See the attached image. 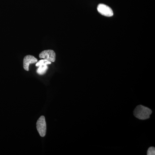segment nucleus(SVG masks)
<instances>
[{"label": "nucleus", "instance_id": "obj_1", "mask_svg": "<svg viewBox=\"0 0 155 155\" xmlns=\"http://www.w3.org/2000/svg\"><path fill=\"white\" fill-rule=\"evenodd\" d=\"M152 111L149 108L142 105H139L134 111V116L140 120H146L150 118Z\"/></svg>", "mask_w": 155, "mask_h": 155}, {"label": "nucleus", "instance_id": "obj_2", "mask_svg": "<svg viewBox=\"0 0 155 155\" xmlns=\"http://www.w3.org/2000/svg\"><path fill=\"white\" fill-rule=\"evenodd\" d=\"M36 128L39 134L41 137H44L46 134L47 126L45 118L42 116L39 118L36 123Z\"/></svg>", "mask_w": 155, "mask_h": 155}, {"label": "nucleus", "instance_id": "obj_3", "mask_svg": "<svg viewBox=\"0 0 155 155\" xmlns=\"http://www.w3.org/2000/svg\"><path fill=\"white\" fill-rule=\"evenodd\" d=\"M51 64V62L45 59L40 60L37 62L35 66L38 67V69H37V72L39 75H44L48 69L47 65Z\"/></svg>", "mask_w": 155, "mask_h": 155}, {"label": "nucleus", "instance_id": "obj_4", "mask_svg": "<svg viewBox=\"0 0 155 155\" xmlns=\"http://www.w3.org/2000/svg\"><path fill=\"white\" fill-rule=\"evenodd\" d=\"M40 58L45 59L51 62H54L56 60V54L52 50H45L39 55Z\"/></svg>", "mask_w": 155, "mask_h": 155}, {"label": "nucleus", "instance_id": "obj_5", "mask_svg": "<svg viewBox=\"0 0 155 155\" xmlns=\"http://www.w3.org/2000/svg\"><path fill=\"white\" fill-rule=\"evenodd\" d=\"M97 11L100 14L106 16V17H110L113 16L114 13L113 10L109 6L104 4H100L97 6Z\"/></svg>", "mask_w": 155, "mask_h": 155}, {"label": "nucleus", "instance_id": "obj_6", "mask_svg": "<svg viewBox=\"0 0 155 155\" xmlns=\"http://www.w3.org/2000/svg\"><path fill=\"white\" fill-rule=\"evenodd\" d=\"M38 62V59L32 55H27L23 59V68L26 71H29V65L35 64Z\"/></svg>", "mask_w": 155, "mask_h": 155}, {"label": "nucleus", "instance_id": "obj_7", "mask_svg": "<svg viewBox=\"0 0 155 155\" xmlns=\"http://www.w3.org/2000/svg\"><path fill=\"white\" fill-rule=\"evenodd\" d=\"M147 155H155V148L154 147H150L148 150L147 152Z\"/></svg>", "mask_w": 155, "mask_h": 155}]
</instances>
